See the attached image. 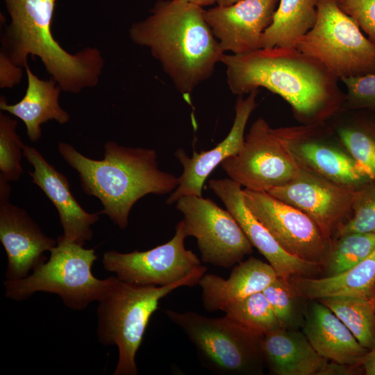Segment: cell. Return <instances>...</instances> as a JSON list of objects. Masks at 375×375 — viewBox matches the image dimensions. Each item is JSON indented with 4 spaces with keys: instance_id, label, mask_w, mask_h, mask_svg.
<instances>
[{
    "instance_id": "cell-33",
    "label": "cell",
    "mask_w": 375,
    "mask_h": 375,
    "mask_svg": "<svg viewBox=\"0 0 375 375\" xmlns=\"http://www.w3.org/2000/svg\"><path fill=\"white\" fill-rule=\"evenodd\" d=\"M340 81L347 88L343 109L364 110L375 113V74Z\"/></svg>"
},
{
    "instance_id": "cell-27",
    "label": "cell",
    "mask_w": 375,
    "mask_h": 375,
    "mask_svg": "<svg viewBox=\"0 0 375 375\" xmlns=\"http://www.w3.org/2000/svg\"><path fill=\"white\" fill-rule=\"evenodd\" d=\"M328 307L368 351L375 347V310L370 299L336 296L318 299Z\"/></svg>"
},
{
    "instance_id": "cell-17",
    "label": "cell",
    "mask_w": 375,
    "mask_h": 375,
    "mask_svg": "<svg viewBox=\"0 0 375 375\" xmlns=\"http://www.w3.org/2000/svg\"><path fill=\"white\" fill-rule=\"evenodd\" d=\"M208 187L240 224L250 243L265 258L278 277H312L321 264L306 261L285 251L245 204L242 185L231 179H211Z\"/></svg>"
},
{
    "instance_id": "cell-32",
    "label": "cell",
    "mask_w": 375,
    "mask_h": 375,
    "mask_svg": "<svg viewBox=\"0 0 375 375\" xmlns=\"http://www.w3.org/2000/svg\"><path fill=\"white\" fill-rule=\"evenodd\" d=\"M281 326L290 329L297 322L295 297H298L289 279L281 277L268 285L262 292Z\"/></svg>"
},
{
    "instance_id": "cell-22",
    "label": "cell",
    "mask_w": 375,
    "mask_h": 375,
    "mask_svg": "<svg viewBox=\"0 0 375 375\" xmlns=\"http://www.w3.org/2000/svg\"><path fill=\"white\" fill-rule=\"evenodd\" d=\"M277 277L269 263L254 257L238 262L227 279L205 274L198 283L201 289L203 307L210 312L222 311L234 301L262 292Z\"/></svg>"
},
{
    "instance_id": "cell-20",
    "label": "cell",
    "mask_w": 375,
    "mask_h": 375,
    "mask_svg": "<svg viewBox=\"0 0 375 375\" xmlns=\"http://www.w3.org/2000/svg\"><path fill=\"white\" fill-rule=\"evenodd\" d=\"M264 365L275 375H340L351 367L335 363L321 356L303 332L278 328L261 340Z\"/></svg>"
},
{
    "instance_id": "cell-37",
    "label": "cell",
    "mask_w": 375,
    "mask_h": 375,
    "mask_svg": "<svg viewBox=\"0 0 375 375\" xmlns=\"http://www.w3.org/2000/svg\"><path fill=\"white\" fill-rule=\"evenodd\" d=\"M183 1L199 6L203 8L204 6H210L217 2V0H183Z\"/></svg>"
},
{
    "instance_id": "cell-14",
    "label": "cell",
    "mask_w": 375,
    "mask_h": 375,
    "mask_svg": "<svg viewBox=\"0 0 375 375\" xmlns=\"http://www.w3.org/2000/svg\"><path fill=\"white\" fill-rule=\"evenodd\" d=\"M11 188L0 180V241L6 252L7 280L25 278L47 261L57 240L45 235L25 210L10 202Z\"/></svg>"
},
{
    "instance_id": "cell-3",
    "label": "cell",
    "mask_w": 375,
    "mask_h": 375,
    "mask_svg": "<svg viewBox=\"0 0 375 375\" xmlns=\"http://www.w3.org/2000/svg\"><path fill=\"white\" fill-rule=\"evenodd\" d=\"M58 150L78 172L84 192L100 200V214L122 229L127 227L130 212L138 200L149 194L172 193L178 185V177L158 168L157 153L151 149L108 141L101 160L86 157L65 142L58 143Z\"/></svg>"
},
{
    "instance_id": "cell-24",
    "label": "cell",
    "mask_w": 375,
    "mask_h": 375,
    "mask_svg": "<svg viewBox=\"0 0 375 375\" xmlns=\"http://www.w3.org/2000/svg\"><path fill=\"white\" fill-rule=\"evenodd\" d=\"M290 282L299 297L318 300L336 296L371 299L375 290V250L350 269L332 276H297Z\"/></svg>"
},
{
    "instance_id": "cell-1",
    "label": "cell",
    "mask_w": 375,
    "mask_h": 375,
    "mask_svg": "<svg viewBox=\"0 0 375 375\" xmlns=\"http://www.w3.org/2000/svg\"><path fill=\"white\" fill-rule=\"evenodd\" d=\"M227 83L234 94L264 88L290 106L305 125L327 122L343 109L345 94L337 76L321 62L297 48H262L241 55L224 54Z\"/></svg>"
},
{
    "instance_id": "cell-23",
    "label": "cell",
    "mask_w": 375,
    "mask_h": 375,
    "mask_svg": "<svg viewBox=\"0 0 375 375\" xmlns=\"http://www.w3.org/2000/svg\"><path fill=\"white\" fill-rule=\"evenodd\" d=\"M28 85L23 98L15 104H8L4 96L0 98V109L21 119L25 124L26 133L31 142L38 141L42 136L41 125L49 120L65 124L70 119L69 113L59 103L62 89L51 78H39L25 67Z\"/></svg>"
},
{
    "instance_id": "cell-25",
    "label": "cell",
    "mask_w": 375,
    "mask_h": 375,
    "mask_svg": "<svg viewBox=\"0 0 375 375\" xmlns=\"http://www.w3.org/2000/svg\"><path fill=\"white\" fill-rule=\"evenodd\" d=\"M318 0H279L271 24L263 35L262 48H296L314 26Z\"/></svg>"
},
{
    "instance_id": "cell-8",
    "label": "cell",
    "mask_w": 375,
    "mask_h": 375,
    "mask_svg": "<svg viewBox=\"0 0 375 375\" xmlns=\"http://www.w3.org/2000/svg\"><path fill=\"white\" fill-rule=\"evenodd\" d=\"M296 48L340 80L375 74V44L335 0L317 1V18Z\"/></svg>"
},
{
    "instance_id": "cell-13",
    "label": "cell",
    "mask_w": 375,
    "mask_h": 375,
    "mask_svg": "<svg viewBox=\"0 0 375 375\" xmlns=\"http://www.w3.org/2000/svg\"><path fill=\"white\" fill-rule=\"evenodd\" d=\"M358 188L334 183L302 167L291 181L267 192L304 212L331 238L352 212Z\"/></svg>"
},
{
    "instance_id": "cell-12",
    "label": "cell",
    "mask_w": 375,
    "mask_h": 375,
    "mask_svg": "<svg viewBox=\"0 0 375 375\" xmlns=\"http://www.w3.org/2000/svg\"><path fill=\"white\" fill-rule=\"evenodd\" d=\"M187 237L181 220L167 242L151 249L131 253L108 251L102 258L105 269L124 281L145 285L165 286L188 276L201 262L184 245Z\"/></svg>"
},
{
    "instance_id": "cell-38",
    "label": "cell",
    "mask_w": 375,
    "mask_h": 375,
    "mask_svg": "<svg viewBox=\"0 0 375 375\" xmlns=\"http://www.w3.org/2000/svg\"><path fill=\"white\" fill-rule=\"evenodd\" d=\"M240 0H217V4L218 6H228Z\"/></svg>"
},
{
    "instance_id": "cell-26",
    "label": "cell",
    "mask_w": 375,
    "mask_h": 375,
    "mask_svg": "<svg viewBox=\"0 0 375 375\" xmlns=\"http://www.w3.org/2000/svg\"><path fill=\"white\" fill-rule=\"evenodd\" d=\"M347 110L349 115L332 126L367 178L375 181V113L364 110Z\"/></svg>"
},
{
    "instance_id": "cell-18",
    "label": "cell",
    "mask_w": 375,
    "mask_h": 375,
    "mask_svg": "<svg viewBox=\"0 0 375 375\" xmlns=\"http://www.w3.org/2000/svg\"><path fill=\"white\" fill-rule=\"evenodd\" d=\"M258 90L243 98L239 95L235 106V118L227 136L214 148L200 153L193 151L188 156L183 149L174 156L182 165L183 171L178 177V185L171 193L167 203H176L186 195L202 196L204 183L210 173L227 158L236 154L244 141V130L248 119L257 106Z\"/></svg>"
},
{
    "instance_id": "cell-36",
    "label": "cell",
    "mask_w": 375,
    "mask_h": 375,
    "mask_svg": "<svg viewBox=\"0 0 375 375\" xmlns=\"http://www.w3.org/2000/svg\"><path fill=\"white\" fill-rule=\"evenodd\" d=\"M361 365L367 375H375V347L367 351Z\"/></svg>"
},
{
    "instance_id": "cell-30",
    "label": "cell",
    "mask_w": 375,
    "mask_h": 375,
    "mask_svg": "<svg viewBox=\"0 0 375 375\" xmlns=\"http://www.w3.org/2000/svg\"><path fill=\"white\" fill-rule=\"evenodd\" d=\"M17 121L0 112V180L18 181L23 172L21 163L24 144L16 133Z\"/></svg>"
},
{
    "instance_id": "cell-29",
    "label": "cell",
    "mask_w": 375,
    "mask_h": 375,
    "mask_svg": "<svg viewBox=\"0 0 375 375\" xmlns=\"http://www.w3.org/2000/svg\"><path fill=\"white\" fill-rule=\"evenodd\" d=\"M222 311L236 323L257 335H264L281 327L262 292L234 301Z\"/></svg>"
},
{
    "instance_id": "cell-35",
    "label": "cell",
    "mask_w": 375,
    "mask_h": 375,
    "mask_svg": "<svg viewBox=\"0 0 375 375\" xmlns=\"http://www.w3.org/2000/svg\"><path fill=\"white\" fill-rule=\"evenodd\" d=\"M22 67L15 65L3 53H0V87L12 88L22 79Z\"/></svg>"
},
{
    "instance_id": "cell-19",
    "label": "cell",
    "mask_w": 375,
    "mask_h": 375,
    "mask_svg": "<svg viewBox=\"0 0 375 375\" xmlns=\"http://www.w3.org/2000/svg\"><path fill=\"white\" fill-rule=\"evenodd\" d=\"M23 156L33 167L29 172L56 208L63 229V240L84 245L93 236L91 226L98 222L99 212L85 211L72 195L67 177L51 165L34 147L25 144Z\"/></svg>"
},
{
    "instance_id": "cell-15",
    "label": "cell",
    "mask_w": 375,
    "mask_h": 375,
    "mask_svg": "<svg viewBox=\"0 0 375 375\" xmlns=\"http://www.w3.org/2000/svg\"><path fill=\"white\" fill-rule=\"evenodd\" d=\"M328 127L324 122L277 130L301 167L344 186L371 182L349 154L323 140Z\"/></svg>"
},
{
    "instance_id": "cell-6",
    "label": "cell",
    "mask_w": 375,
    "mask_h": 375,
    "mask_svg": "<svg viewBox=\"0 0 375 375\" xmlns=\"http://www.w3.org/2000/svg\"><path fill=\"white\" fill-rule=\"evenodd\" d=\"M83 246L59 236L48 260L25 278L4 282L6 297L21 301L37 292L53 293L74 310L98 301L107 292L112 276L99 279L93 275L92 267L97 256L94 249Z\"/></svg>"
},
{
    "instance_id": "cell-9",
    "label": "cell",
    "mask_w": 375,
    "mask_h": 375,
    "mask_svg": "<svg viewBox=\"0 0 375 375\" xmlns=\"http://www.w3.org/2000/svg\"><path fill=\"white\" fill-rule=\"evenodd\" d=\"M221 165L244 188L263 192L289 183L302 168L277 128L262 117L251 124L240 151Z\"/></svg>"
},
{
    "instance_id": "cell-28",
    "label": "cell",
    "mask_w": 375,
    "mask_h": 375,
    "mask_svg": "<svg viewBox=\"0 0 375 375\" xmlns=\"http://www.w3.org/2000/svg\"><path fill=\"white\" fill-rule=\"evenodd\" d=\"M375 250V233H350L338 237L322 263L325 276L340 274L357 265Z\"/></svg>"
},
{
    "instance_id": "cell-31",
    "label": "cell",
    "mask_w": 375,
    "mask_h": 375,
    "mask_svg": "<svg viewBox=\"0 0 375 375\" xmlns=\"http://www.w3.org/2000/svg\"><path fill=\"white\" fill-rule=\"evenodd\" d=\"M352 212V216L337 228L338 237L350 233H375V181L357 189Z\"/></svg>"
},
{
    "instance_id": "cell-5",
    "label": "cell",
    "mask_w": 375,
    "mask_h": 375,
    "mask_svg": "<svg viewBox=\"0 0 375 375\" xmlns=\"http://www.w3.org/2000/svg\"><path fill=\"white\" fill-rule=\"evenodd\" d=\"M206 272L201 265L186 277L165 286L135 284L112 276L107 292L98 301L97 335L102 345L117 347L114 375H138L135 356L160 299L180 287L197 285Z\"/></svg>"
},
{
    "instance_id": "cell-7",
    "label": "cell",
    "mask_w": 375,
    "mask_h": 375,
    "mask_svg": "<svg viewBox=\"0 0 375 375\" xmlns=\"http://www.w3.org/2000/svg\"><path fill=\"white\" fill-rule=\"evenodd\" d=\"M194 345L201 365L218 375H258L265 367L263 335L242 327L226 315L212 318L194 311L165 310Z\"/></svg>"
},
{
    "instance_id": "cell-16",
    "label": "cell",
    "mask_w": 375,
    "mask_h": 375,
    "mask_svg": "<svg viewBox=\"0 0 375 375\" xmlns=\"http://www.w3.org/2000/svg\"><path fill=\"white\" fill-rule=\"evenodd\" d=\"M279 0H240L204 9L205 19L222 50L233 55L262 49Z\"/></svg>"
},
{
    "instance_id": "cell-21",
    "label": "cell",
    "mask_w": 375,
    "mask_h": 375,
    "mask_svg": "<svg viewBox=\"0 0 375 375\" xmlns=\"http://www.w3.org/2000/svg\"><path fill=\"white\" fill-rule=\"evenodd\" d=\"M303 333L317 353L337 364L351 367L360 365L368 351L319 300L312 301L308 308Z\"/></svg>"
},
{
    "instance_id": "cell-2",
    "label": "cell",
    "mask_w": 375,
    "mask_h": 375,
    "mask_svg": "<svg viewBox=\"0 0 375 375\" xmlns=\"http://www.w3.org/2000/svg\"><path fill=\"white\" fill-rule=\"evenodd\" d=\"M203 11L183 0H160L129 29L131 40L149 49L185 97L212 75L225 54Z\"/></svg>"
},
{
    "instance_id": "cell-11",
    "label": "cell",
    "mask_w": 375,
    "mask_h": 375,
    "mask_svg": "<svg viewBox=\"0 0 375 375\" xmlns=\"http://www.w3.org/2000/svg\"><path fill=\"white\" fill-rule=\"evenodd\" d=\"M243 193L247 208L285 251L322 265L332 241L310 217L267 192L244 188Z\"/></svg>"
},
{
    "instance_id": "cell-34",
    "label": "cell",
    "mask_w": 375,
    "mask_h": 375,
    "mask_svg": "<svg viewBox=\"0 0 375 375\" xmlns=\"http://www.w3.org/2000/svg\"><path fill=\"white\" fill-rule=\"evenodd\" d=\"M338 4L375 44V0H344Z\"/></svg>"
},
{
    "instance_id": "cell-40",
    "label": "cell",
    "mask_w": 375,
    "mask_h": 375,
    "mask_svg": "<svg viewBox=\"0 0 375 375\" xmlns=\"http://www.w3.org/2000/svg\"><path fill=\"white\" fill-rule=\"evenodd\" d=\"M335 1L338 3H340V2H342V1H343L344 0H335Z\"/></svg>"
},
{
    "instance_id": "cell-10",
    "label": "cell",
    "mask_w": 375,
    "mask_h": 375,
    "mask_svg": "<svg viewBox=\"0 0 375 375\" xmlns=\"http://www.w3.org/2000/svg\"><path fill=\"white\" fill-rule=\"evenodd\" d=\"M176 204L187 237L197 240L202 262L231 268L252 253L253 246L227 209L197 195L183 196Z\"/></svg>"
},
{
    "instance_id": "cell-39",
    "label": "cell",
    "mask_w": 375,
    "mask_h": 375,
    "mask_svg": "<svg viewBox=\"0 0 375 375\" xmlns=\"http://www.w3.org/2000/svg\"><path fill=\"white\" fill-rule=\"evenodd\" d=\"M370 300H371V301H372V303L373 304L374 308L375 310V290H374L373 296H372V297L371 298Z\"/></svg>"
},
{
    "instance_id": "cell-4",
    "label": "cell",
    "mask_w": 375,
    "mask_h": 375,
    "mask_svg": "<svg viewBox=\"0 0 375 375\" xmlns=\"http://www.w3.org/2000/svg\"><path fill=\"white\" fill-rule=\"evenodd\" d=\"M11 22L1 37V53L25 67L38 57L62 90L77 94L97 85L104 65L100 51L85 47L75 54L55 40L51 25L56 0H4Z\"/></svg>"
}]
</instances>
